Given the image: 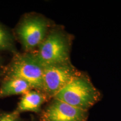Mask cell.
Returning a JSON list of instances; mask_svg holds the SVG:
<instances>
[{"label": "cell", "mask_w": 121, "mask_h": 121, "mask_svg": "<svg viewBox=\"0 0 121 121\" xmlns=\"http://www.w3.org/2000/svg\"><path fill=\"white\" fill-rule=\"evenodd\" d=\"M50 30L48 20L40 15L31 13L20 20L13 33L25 52H34Z\"/></svg>", "instance_id": "4"}, {"label": "cell", "mask_w": 121, "mask_h": 121, "mask_svg": "<svg viewBox=\"0 0 121 121\" xmlns=\"http://www.w3.org/2000/svg\"><path fill=\"white\" fill-rule=\"evenodd\" d=\"M6 65L4 63V59L0 54V82H1L3 78H4V68Z\"/></svg>", "instance_id": "11"}, {"label": "cell", "mask_w": 121, "mask_h": 121, "mask_svg": "<svg viewBox=\"0 0 121 121\" xmlns=\"http://www.w3.org/2000/svg\"><path fill=\"white\" fill-rule=\"evenodd\" d=\"M13 33L0 22V53L9 52L13 54L17 53Z\"/></svg>", "instance_id": "9"}, {"label": "cell", "mask_w": 121, "mask_h": 121, "mask_svg": "<svg viewBox=\"0 0 121 121\" xmlns=\"http://www.w3.org/2000/svg\"><path fill=\"white\" fill-rule=\"evenodd\" d=\"M0 85V99L13 95H23L31 90L30 85L16 78H4Z\"/></svg>", "instance_id": "8"}, {"label": "cell", "mask_w": 121, "mask_h": 121, "mask_svg": "<svg viewBox=\"0 0 121 121\" xmlns=\"http://www.w3.org/2000/svg\"><path fill=\"white\" fill-rule=\"evenodd\" d=\"M0 121H24L20 114L13 110V112H4L0 110Z\"/></svg>", "instance_id": "10"}, {"label": "cell", "mask_w": 121, "mask_h": 121, "mask_svg": "<svg viewBox=\"0 0 121 121\" xmlns=\"http://www.w3.org/2000/svg\"><path fill=\"white\" fill-rule=\"evenodd\" d=\"M71 41L69 35L60 29L50 30L36 52H33L42 66L69 62Z\"/></svg>", "instance_id": "3"}, {"label": "cell", "mask_w": 121, "mask_h": 121, "mask_svg": "<svg viewBox=\"0 0 121 121\" xmlns=\"http://www.w3.org/2000/svg\"><path fill=\"white\" fill-rule=\"evenodd\" d=\"M43 66L33 52H17L6 65L3 78H19L28 82L32 89L43 92Z\"/></svg>", "instance_id": "2"}, {"label": "cell", "mask_w": 121, "mask_h": 121, "mask_svg": "<svg viewBox=\"0 0 121 121\" xmlns=\"http://www.w3.org/2000/svg\"><path fill=\"white\" fill-rule=\"evenodd\" d=\"M100 93L85 74L78 72L53 98L85 111L97 103Z\"/></svg>", "instance_id": "1"}, {"label": "cell", "mask_w": 121, "mask_h": 121, "mask_svg": "<svg viewBox=\"0 0 121 121\" xmlns=\"http://www.w3.org/2000/svg\"><path fill=\"white\" fill-rule=\"evenodd\" d=\"M50 99L43 92L31 89L22 95L15 111L21 114L23 112H33L39 114L42 106Z\"/></svg>", "instance_id": "7"}, {"label": "cell", "mask_w": 121, "mask_h": 121, "mask_svg": "<svg viewBox=\"0 0 121 121\" xmlns=\"http://www.w3.org/2000/svg\"><path fill=\"white\" fill-rule=\"evenodd\" d=\"M78 72L70 62L44 66L43 92L51 100Z\"/></svg>", "instance_id": "5"}, {"label": "cell", "mask_w": 121, "mask_h": 121, "mask_svg": "<svg viewBox=\"0 0 121 121\" xmlns=\"http://www.w3.org/2000/svg\"><path fill=\"white\" fill-rule=\"evenodd\" d=\"M39 114V121H87L88 111L52 98Z\"/></svg>", "instance_id": "6"}]
</instances>
